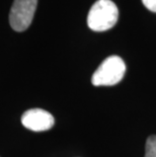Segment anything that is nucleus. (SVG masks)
I'll list each match as a JSON object with an SVG mask.
<instances>
[{
  "mask_svg": "<svg viewBox=\"0 0 156 157\" xmlns=\"http://www.w3.org/2000/svg\"><path fill=\"white\" fill-rule=\"evenodd\" d=\"M118 17V7L112 0H97L88 12L87 25L93 32H105L117 23Z\"/></svg>",
  "mask_w": 156,
  "mask_h": 157,
  "instance_id": "nucleus-1",
  "label": "nucleus"
},
{
  "mask_svg": "<svg viewBox=\"0 0 156 157\" xmlns=\"http://www.w3.org/2000/svg\"><path fill=\"white\" fill-rule=\"evenodd\" d=\"M21 123L26 129L34 132L48 131L54 126L55 120L49 112L42 109H31L21 117Z\"/></svg>",
  "mask_w": 156,
  "mask_h": 157,
  "instance_id": "nucleus-4",
  "label": "nucleus"
},
{
  "mask_svg": "<svg viewBox=\"0 0 156 157\" xmlns=\"http://www.w3.org/2000/svg\"><path fill=\"white\" fill-rule=\"evenodd\" d=\"M38 0H14L9 13V23L16 32L29 29L34 18Z\"/></svg>",
  "mask_w": 156,
  "mask_h": 157,
  "instance_id": "nucleus-3",
  "label": "nucleus"
},
{
  "mask_svg": "<svg viewBox=\"0 0 156 157\" xmlns=\"http://www.w3.org/2000/svg\"><path fill=\"white\" fill-rule=\"evenodd\" d=\"M145 157H156V135L148 137L145 146Z\"/></svg>",
  "mask_w": 156,
  "mask_h": 157,
  "instance_id": "nucleus-5",
  "label": "nucleus"
},
{
  "mask_svg": "<svg viewBox=\"0 0 156 157\" xmlns=\"http://www.w3.org/2000/svg\"><path fill=\"white\" fill-rule=\"evenodd\" d=\"M142 2L148 10L156 12V0H142Z\"/></svg>",
  "mask_w": 156,
  "mask_h": 157,
  "instance_id": "nucleus-6",
  "label": "nucleus"
},
{
  "mask_svg": "<svg viewBox=\"0 0 156 157\" xmlns=\"http://www.w3.org/2000/svg\"><path fill=\"white\" fill-rule=\"evenodd\" d=\"M126 72V64L121 57L111 56L105 60L93 73L91 82L94 86H111L121 81Z\"/></svg>",
  "mask_w": 156,
  "mask_h": 157,
  "instance_id": "nucleus-2",
  "label": "nucleus"
}]
</instances>
